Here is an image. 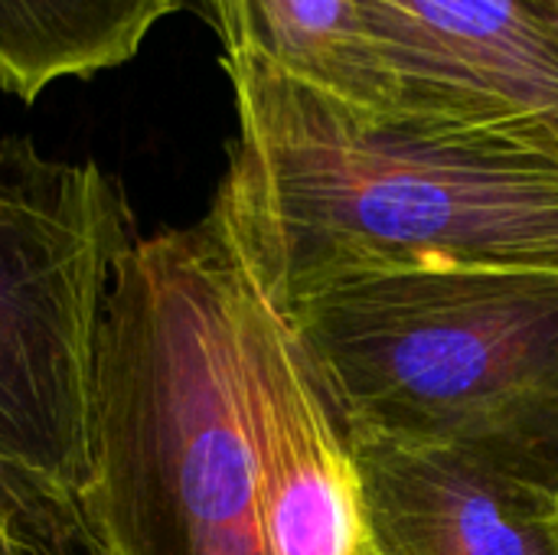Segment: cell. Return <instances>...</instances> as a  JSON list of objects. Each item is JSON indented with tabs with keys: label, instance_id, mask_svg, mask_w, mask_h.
I'll return each instance as SVG.
<instances>
[{
	"label": "cell",
	"instance_id": "5",
	"mask_svg": "<svg viewBox=\"0 0 558 555\" xmlns=\"http://www.w3.org/2000/svg\"><path fill=\"white\" fill-rule=\"evenodd\" d=\"M396 118L558 160V49L526 0H356Z\"/></svg>",
	"mask_w": 558,
	"mask_h": 555
},
{
	"label": "cell",
	"instance_id": "1",
	"mask_svg": "<svg viewBox=\"0 0 558 555\" xmlns=\"http://www.w3.org/2000/svg\"><path fill=\"white\" fill-rule=\"evenodd\" d=\"M239 134L209 216L262 298L363 275L558 272V160L340 101L258 59H222Z\"/></svg>",
	"mask_w": 558,
	"mask_h": 555
},
{
	"label": "cell",
	"instance_id": "3",
	"mask_svg": "<svg viewBox=\"0 0 558 555\" xmlns=\"http://www.w3.org/2000/svg\"><path fill=\"white\" fill-rule=\"evenodd\" d=\"M281 317L340 429L454 451L558 494V272L363 275Z\"/></svg>",
	"mask_w": 558,
	"mask_h": 555
},
{
	"label": "cell",
	"instance_id": "11",
	"mask_svg": "<svg viewBox=\"0 0 558 555\" xmlns=\"http://www.w3.org/2000/svg\"><path fill=\"white\" fill-rule=\"evenodd\" d=\"M530 13L539 20V26L546 29V36L553 39L558 49V0H526Z\"/></svg>",
	"mask_w": 558,
	"mask_h": 555
},
{
	"label": "cell",
	"instance_id": "6",
	"mask_svg": "<svg viewBox=\"0 0 558 555\" xmlns=\"http://www.w3.org/2000/svg\"><path fill=\"white\" fill-rule=\"evenodd\" d=\"M235 330L265 474L271 555H373L343 432L294 330L262 298L242 262Z\"/></svg>",
	"mask_w": 558,
	"mask_h": 555
},
{
	"label": "cell",
	"instance_id": "9",
	"mask_svg": "<svg viewBox=\"0 0 558 555\" xmlns=\"http://www.w3.org/2000/svg\"><path fill=\"white\" fill-rule=\"evenodd\" d=\"M183 0H0V88L36 101L59 79L118 69Z\"/></svg>",
	"mask_w": 558,
	"mask_h": 555
},
{
	"label": "cell",
	"instance_id": "8",
	"mask_svg": "<svg viewBox=\"0 0 558 555\" xmlns=\"http://www.w3.org/2000/svg\"><path fill=\"white\" fill-rule=\"evenodd\" d=\"M222 59H258L340 101L389 111V85L356 0H203Z\"/></svg>",
	"mask_w": 558,
	"mask_h": 555
},
{
	"label": "cell",
	"instance_id": "7",
	"mask_svg": "<svg viewBox=\"0 0 558 555\" xmlns=\"http://www.w3.org/2000/svg\"><path fill=\"white\" fill-rule=\"evenodd\" d=\"M373 555H558V494L464 455L340 429Z\"/></svg>",
	"mask_w": 558,
	"mask_h": 555
},
{
	"label": "cell",
	"instance_id": "2",
	"mask_svg": "<svg viewBox=\"0 0 558 555\" xmlns=\"http://www.w3.org/2000/svg\"><path fill=\"white\" fill-rule=\"evenodd\" d=\"M235 252L206 213L141 236L105 311L88 510L111 555H271Z\"/></svg>",
	"mask_w": 558,
	"mask_h": 555
},
{
	"label": "cell",
	"instance_id": "10",
	"mask_svg": "<svg viewBox=\"0 0 558 555\" xmlns=\"http://www.w3.org/2000/svg\"><path fill=\"white\" fill-rule=\"evenodd\" d=\"M0 555H111L92 510L0 458Z\"/></svg>",
	"mask_w": 558,
	"mask_h": 555
},
{
	"label": "cell",
	"instance_id": "4",
	"mask_svg": "<svg viewBox=\"0 0 558 555\" xmlns=\"http://www.w3.org/2000/svg\"><path fill=\"white\" fill-rule=\"evenodd\" d=\"M137 239L124 186L95 160L0 141V458L85 507L101 327Z\"/></svg>",
	"mask_w": 558,
	"mask_h": 555
}]
</instances>
